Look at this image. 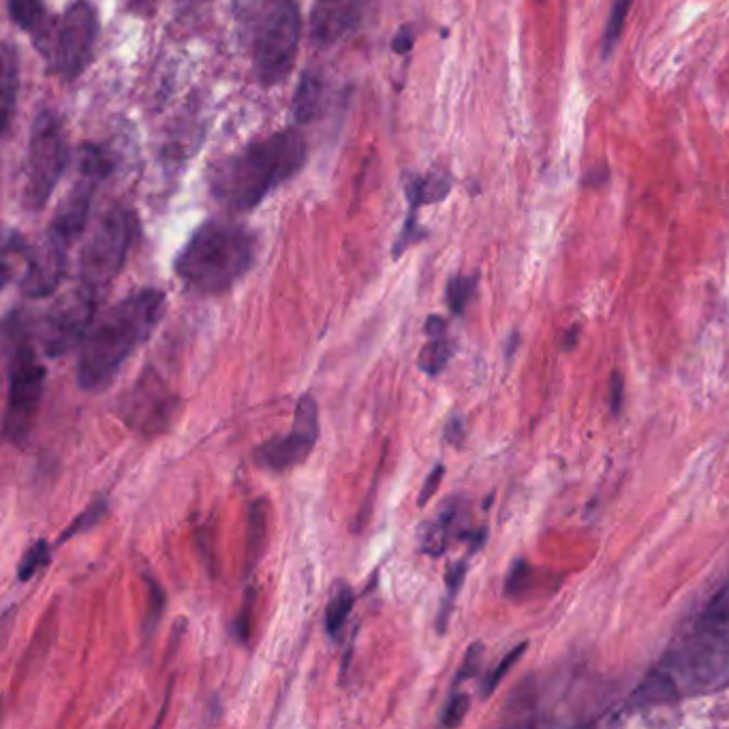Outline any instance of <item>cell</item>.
<instances>
[{"instance_id":"obj_32","label":"cell","mask_w":729,"mask_h":729,"mask_svg":"<svg viewBox=\"0 0 729 729\" xmlns=\"http://www.w3.org/2000/svg\"><path fill=\"white\" fill-rule=\"evenodd\" d=\"M257 608V591L253 586H248L244 591V597H242V603H240V612L234 620V633H236V640L240 644H246L248 640H251V629H253V612Z\"/></svg>"},{"instance_id":"obj_38","label":"cell","mask_w":729,"mask_h":729,"mask_svg":"<svg viewBox=\"0 0 729 729\" xmlns=\"http://www.w3.org/2000/svg\"><path fill=\"white\" fill-rule=\"evenodd\" d=\"M443 475H445V467H443V464H437V467H434V469L428 473L426 482H424V486H422V490H420V496H417V505L424 507V505L432 499V496L437 494V490H439V486H441V482H443Z\"/></svg>"},{"instance_id":"obj_30","label":"cell","mask_w":729,"mask_h":729,"mask_svg":"<svg viewBox=\"0 0 729 729\" xmlns=\"http://www.w3.org/2000/svg\"><path fill=\"white\" fill-rule=\"evenodd\" d=\"M11 20L22 30H35L43 20V0H7Z\"/></svg>"},{"instance_id":"obj_16","label":"cell","mask_w":729,"mask_h":729,"mask_svg":"<svg viewBox=\"0 0 729 729\" xmlns=\"http://www.w3.org/2000/svg\"><path fill=\"white\" fill-rule=\"evenodd\" d=\"M460 518V503L449 501L439 511V516L432 522H426L420 531V550L432 558H439L445 554L449 539H452L454 526Z\"/></svg>"},{"instance_id":"obj_4","label":"cell","mask_w":729,"mask_h":729,"mask_svg":"<svg viewBox=\"0 0 729 729\" xmlns=\"http://www.w3.org/2000/svg\"><path fill=\"white\" fill-rule=\"evenodd\" d=\"M5 362H7V407H5V439L13 445H24L33 432L41 398L45 390V366L33 347L28 315L24 310H11L3 323Z\"/></svg>"},{"instance_id":"obj_24","label":"cell","mask_w":729,"mask_h":729,"mask_svg":"<svg viewBox=\"0 0 729 729\" xmlns=\"http://www.w3.org/2000/svg\"><path fill=\"white\" fill-rule=\"evenodd\" d=\"M467 561H460V563H454L449 565L447 573H445V586H447V595L441 603V612H439V618H437V629L439 633H443L447 629V623H449V614H452L454 610V601L460 593V588L464 584V578H467Z\"/></svg>"},{"instance_id":"obj_13","label":"cell","mask_w":729,"mask_h":729,"mask_svg":"<svg viewBox=\"0 0 729 729\" xmlns=\"http://www.w3.org/2000/svg\"><path fill=\"white\" fill-rule=\"evenodd\" d=\"M67 274V246L50 234L37 246H26L24 274L20 278L22 296L30 300L50 298Z\"/></svg>"},{"instance_id":"obj_10","label":"cell","mask_w":729,"mask_h":729,"mask_svg":"<svg viewBox=\"0 0 729 729\" xmlns=\"http://www.w3.org/2000/svg\"><path fill=\"white\" fill-rule=\"evenodd\" d=\"M99 37V15L88 0L75 3L62 13L52 41V69L65 80L80 77L92 60Z\"/></svg>"},{"instance_id":"obj_17","label":"cell","mask_w":729,"mask_h":729,"mask_svg":"<svg viewBox=\"0 0 729 729\" xmlns=\"http://www.w3.org/2000/svg\"><path fill=\"white\" fill-rule=\"evenodd\" d=\"M268 539V503L257 499L248 507V524H246V554H244V576H251L257 567L259 558L266 550Z\"/></svg>"},{"instance_id":"obj_35","label":"cell","mask_w":729,"mask_h":729,"mask_svg":"<svg viewBox=\"0 0 729 729\" xmlns=\"http://www.w3.org/2000/svg\"><path fill=\"white\" fill-rule=\"evenodd\" d=\"M526 653V642H522L520 646H516L514 650H511V653L507 655V657H503L501 659V663L499 665H496V668L484 678V682H482V697H490L492 695V691L496 689V687H499V682L509 674V670L511 668H514V665L518 663V659L522 657Z\"/></svg>"},{"instance_id":"obj_37","label":"cell","mask_w":729,"mask_h":729,"mask_svg":"<svg viewBox=\"0 0 729 729\" xmlns=\"http://www.w3.org/2000/svg\"><path fill=\"white\" fill-rule=\"evenodd\" d=\"M482 659H484V644L482 642L471 644V648L467 650V655H464V661H462L460 670L456 674V685H460V682H464V680L473 678L479 672V665H482Z\"/></svg>"},{"instance_id":"obj_41","label":"cell","mask_w":729,"mask_h":729,"mask_svg":"<svg viewBox=\"0 0 729 729\" xmlns=\"http://www.w3.org/2000/svg\"><path fill=\"white\" fill-rule=\"evenodd\" d=\"M445 439L449 441V443H454V445H460L462 443V439H464V420H462V417H452V420H449L447 422V426H445Z\"/></svg>"},{"instance_id":"obj_9","label":"cell","mask_w":729,"mask_h":729,"mask_svg":"<svg viewBox=\"0 0 729 729\" xmlns=\"http://www.w3.org/2000/svg\"><path fill=\"white\" fill-rule=\"evenodd\" d=\"M302 35V15L293 0L276 5L259 28L255 71L263 86L281 84L296 62Z\"/></svg>"},{"instance_id":"obj_21","label":"cell","mask_w":729,"mask_h":729,"mask_svg":"<svg viewBox=\"0 0 729 729\" xmlns=\"http://www.w3.org/2000/svg\"><path fill=\"white\" fill-rule=\"evenodd\" d=\"M323 80L317 73H304L293 97V120L300 124L313 122L323 105Z\"/></svg>"},{"instance_id":"obj_22","label":"cell","mask_w":729,"mask_h":729,"mask_svg":"<svg viewBox=\"0 0 729 729\" xmlns=\"http://www.w3.org/2000/svg\"><path fill=\"white\" fill-rule=\"evenodd\" d=\"M353 606H355L353 588L347 582H336L328 599V606H325V633H328L332 640L340 638Z\"/></svg>"},{"instance_id":"obj_11","label":"cell","mask_w":729,"mask_h":729,"mask_svg":"<svg viewBox=\"0 0 729 729\" xmlns=\"http://www.w3.org/2000/svg\"><path fill=\"white\" fill-rule=\"evenodd\" d=\"M180 409V398L169 390L159 372L146 368L131 390L118 400V411L124 424L144 437H157L165 432Z\"/></svg>"},{"instance_id":"obj_14","label":"cell","mask_w":729,"mask_h":729,"mask_svg":"<svg viewBox=\"0 0 729 729\" xmlns=\"http://www.w3.org/2000/svg\"><path fill=\"white\" fill-rule=\"evenodd\" d=\"M452 189V178L445 172H434L428 176H411L407 180V199H409V214L405 227L400 229V234L394 242L392 255L398 259L402 253L407 251L411 244H415L424 236V231L417 225V212L426 204H437V201L445 199Z\"/></svg>"},{"instance_id":"obj_7","label":"cell","mask_w":729,"mask_h":729,"mask_svg":"<svg viewBox=\"0 0 729 729\" xmlns=\"http://www.w3.org/2000/svg\"><path fill=\"white\" fill-rule=\"evenodd\" d=\"M137 236V219L127 208H114L105 214L84 246L80 257L82 287L99 293L110 285L124 268L133 240Z\"/></svg>"},{"instance_id":"obj_31","label":"cell","mask_w":729,"mask_h":729,"mask_svg":"<svg viewBox=\"0 0 729 729\" xmlns=\"http://www.w3.org/2000/svg\"><path fill=\"white\" fill-rule=\"evenodd\" d=\"M697 623L710 627H729V582H725L719 593L708 601Z\"/></svg>"},{"instance_id":"obj_1","label":"cell","mask_w":729,"mask_h":729,"mask_svg":"<svg viewBox=\"0 0 729 729\" xmlns=\"http://www.w3.org/2000/svg\"><path fill=\"white\" fill-rule=\"evenodd\" d=\"M167 308L165 293L139 289L107 308L92 321L77 347V383L86 392H101L118 377L120 368L157 330Z\"/></svg>"},{"instance_id":"obj_42","label":"cell","mask_w":729,"mask_h":729,"mask_svg":"<svg viewBox=\"0 0 729 729\" xmlns=\"http://www.w3.org/2000/svg\"><path fill=\"white\" fill-rule=\"evenodd\" d=\"M426 334H428L430 338L447 336V323H445V319H443V317H437V315L428 317V321H426Z\"/></svg>"},{"instance_id":"obj_26","label":"cell","mask_w":729,"mask_h":729,"mask_svg":"<svg viewBox=\"0 0 729 729\" xmlns=\"http://www.w3.org/2000/svg\"><path fill=\"white\" fill-rule=\"evenodd\" d=\"M105 516H107V501H105V499H99V501L92 503L90 507H86V509L82 511V514L77 516V518H75V520L67 526L65 531H62V535H60V537H58V541H56V546L67 544L69 539H73V537H77V535H82V533H86V531H90V529H95V526H97V524H99Z\"/></svg>"},{"instance_id":"obj_43","label":"cell","mask_w":729,"mask_h":729,"mask_svg":"<svg viewBox=\"0 0 729 729\" xmlns=\"http://www.w3.org/2000/svg\"><path fill=\"white\" fill-rule=\"evenodd\" d=\"M152 3H157V0H131L133 9H137V11H144V9L152 7Z\"/></svg>"},{"instance_id":"obj_40","label":"cell","mask_w":729,"mask_h":729,"mask_svg":"<svg viewBox=\"0 0 729 729\" xmlns=\"http://www.w3.org/2000/svg\"><path fill=\"white\" fill-rule=\"evenodd\" d=\"M392 48H394L396 54H409L411 52V48H413V30L409 26L398 30Z\"/></svg>"},{"instance_id":"obj_27","label":"cell","mask_w":729,"mask_h":729,"mask_svg":"<svg viewBox=\"0 0 729 729\" xmlns=\"http://www.w3.org/2000/svg\"><path fill=\"white\" fill-rule=\"evenodd\" d=\"M475 289H477V276L458 274L454 278H449L447 291H445L449 310H452L454 315H462L464 310H467L471 298L475 296Z\"/></svg>"},{"instance_id":"obj_18","label":"cell","mask_w":729,"mask_h":729,"mask_svg":"<svg viewBox=\"0 0 729 729\" xmlns=\"http://www.w3.org/2000/svg\"><path fill=\"white\" fill-rule=\"evenodd\" d=\"M358 7V0H317L315 13V35L321 39H332L343 33L351 24V18Z\"/></svg>"},{"instance_id":"obj_28","label":"cell","mask_w":729,"mask_h":729,"mask_svg":"<svg viewBox=\"0 0 729 729\" xmlns=\"http://www.w3.org/2000/svg\"><path fill=\"white\" fill-rule=\"evenodd\" d=\"M50 556H52V548H50L48 541H45V539L35 541V544L24 552L22 561L18 565V580L20 582L33 580L41 569H45L50 565V561H52Z\"/></svg>"},{"instance_id":"obj_34","label":"cell","mask_w":729,"mask_h":729,"mask_svg":"<svg viewBox=\"0 0 729 729\" xmlns=\"http://www.w3.org/2000/svg\"><path fill=\"white\" fill-rule=\"evenodd\" d=\"M535 578V569L526 563L518 561L509 569L505 580V595L507 597H522L531 591V580Z\"/></svg>"},{"instance_id":"obj_8","label":"cell","mask_w":729,"mask_h":729,"mask_svg":"<svg viewBox=\"0 0 729 729\" xmlns=\"http://www.w3.org/2000/svg\"><path fill=\"white\" fill-rule=\"evenodd\" d=\"M97 296L99 293L80 285L45 313L37 317L28 315L35 343H39L48 358H60V355L82 345L88 328L95 321Z\"/></svg>"},{"instance_id":"obj_2","label":"cell","mask_w":729,"mask_h":729,"mask_svg":"<svg viewBox=\"0 0 729 729\" xmlns=\"http://www.w3.org/2000/svg\"><path fill=\"white\" fill-rule=\"evenodd\" d=\"M306 163L300 133L281 131L216 163L208 184L212 197L231 212L257 208L276 186L296 176Z\"/></svg>"},{"instance_id":"obj_5","label":"cell","mask_w":729,"mask_h":729,"mask_svg":"<svg viewBox=\"0 0 729 729\" xmlns=\"http://www.w3.org/2000/svg\"><path fill=\"white\" fill-rule=\"evenodd\" d=\"M661 670L676 682V687L682 682L689 691L702 693L725 687L729 682L727 627L697 623L689 638L674 644L663 657Z\"/></svg>"},{"instance_id":"obj_12","label":"cell","mask_w":729,"mask_h":729,"mask_svg":"<svg viewBox=\"0 0 729 729\" xmlns=\"http://www.w3.org/2000/svg\"><path fill=\"white\" fill-rule=\"evenodd\" d=\"M319 441V407L313 394H304L293 413V426L283 437H274L255 449V464L263 471L285 473L300 467Z\"/></svg>"},{"instance_id":"obj_25","label":"cell","mask_w":729,"mask_h":729,"mask_svg":"<svg viewBox=\"0 0 729 729\" xmlns=\"http://www.w3.org/2000/svg\"><path fill=\"white\" fill-rule=\"evenodd\" d=\"M631 3L633 0H614L612 3V11L608 15V24H606V30H603V41H601V52L606 58L612 54L620 35H623L627 15L631 11Z\"/></svg>"},{"instance_id":"obj_23","label":"cell","mask_w":729,"mask_h":729,"mask_svg":"<svg viewBox=\"0 0 729 729\" xmlns=\"http://www.w3.org/2000/svg\"><path fill=\"white\" fill-rule=\"evenodd\" d=\"M454 358V345L449 343L447 336L430 338L428 343L422 347L420 358H417V366L428 377H437L439 372L445 370V366Z\"/></svg>"},{"instance_id":"obj_3","label":"cell","mask_w":729,"mask_h":729,"mask_svg":"<svg viewBox=\"0 0 729 729\" xmlns=\"http://www.w3.org/2000/svg\"><path fill=\"white\" fill-rule=\"evenodd\" d=\"M255 236L240 223L206 221L176 255L174 272L199 296H219L253 268Z\"/></svg>"},{"instance_id":"obj_6","label":"cell","mask_w":729,"mask_h":729,"mask_svg":"<svg viewBox=\"0 0 729 729\" xmlns=\"http://www.w3.org/2000/svg\"><path fill=\"white\" fill-rule=\"evenodd\" d=\"M69 163V148L62 124L54 112H41L30 131L24 165V204L41 210L58 186Z\"/></svg>"},{"instance_id":"obj_39","label":"cell","mask_w":729,"mask_h":729,"mask_svg":"<svg viewBox=\"0 0 729 729\" xmlns=\"http://www.w3.org/2000/svg\"><path fill=\"white\" fill-rule=\"evenodd\" d=\"M623 402H625V381H623V377H620V372L614 370L610 377V398H608L612 415L620 413V409H623Z\"/></svg>"},{"instance_id":"obj_19","label":"cell","mask_w":729,"mask_h":729,"mask_svg":"<svg viewBox=\"0 0 729 729\" xmlns=\"http://www.w3.org/2000/svg\"><path fill=\"white\" fill-rule=\"evenodd\" d=\"M0 88H3V99H0V105H3L0 129H3V135H7L20 90V58L11 43H5L3 48V80H0Z\"/></svg>"},{"instance_id":"obj_20","label":"cell","mask_w":729,"mask_h":729,"mask_svg":"<svg viewBox=\"0 0 729 729\" xmlns=\"http://www.w3.org/2000/svg\"><path fill=\"white\" fill-rule=\"evenodd\" d=\"M678 697V687L676 682L665 674L661 668L653 670L642 685L635 689L629 697V706L633 708H644V706H657V704H665L672 702Z\"/></svg>"},{"instance_id":"obj_36","label":"cell","mask_w":729,"mask_h":729,"mask_svg":"<svg viewBox=\"0 0 729 729\" xmlns=\"http://www.w3.org/2000/svg\"><path fill=\"white\" fill-rule=\"evenodd\" d=\"M471 708V697L467 693H454L449 697L443 715H441V725L443 727H458L464 719L469 715Z\"/></svg>"},{"instance_id":"obj_29","label":"cell","mask_w":729,"mask_h":729,"mask_svg":"<svg viewBox=\"0 0 729 729\" xmlns=\"http://www.w3.org/2000/svg\"><path fill=\"white\" fill-rule=\"evenodd\" d=\"M112 169H114V161H112L110 154H107L101 146H86V148H82L80 174L103 182L107 176L112 174Z\"/></svg>"},{"instance_id":"obj_33","label":"cell","mask_w":729,"mask_h":729,"mask_svg":"<svg viewBox=\"0 0 729 729\" xmlns=\"http://www.w3.org/2000/svg\"><path fill=\"white\" fill-rule=\"evenodd\" d=\"M144 582L148 586V612H146V620H144V631L150 633L154 627L159 625V620L165 612V591L157 582V578H152L150 573H146Z\"/></svg>"},{"instance_id":"obj_15","label":"cell","mask_w":729,"mask_h":729,"mask_svg":"<svg viewBox=\"0 0 729 729\" xmlns=\"http://www.w3.org/2000/svg\"><path fill=\"white\" fill-rule=\"evenodd\" d=\"M99 186V180L80 174V180L73 186L71 195L62 201L58 208L52 227L48 234L62 242L65 246H71L77 238L82 236V231L88 223L90 208H92V197Z\"/></svg>"}]
</instances>
